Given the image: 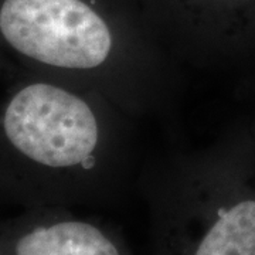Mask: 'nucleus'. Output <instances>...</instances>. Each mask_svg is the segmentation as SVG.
I'll return each mask as SVG.
<instances>
[{"instance_id":"obj_3","label":"nucleus","mask_w":255,"mask_h":255,"mask_svg":"<svg viewBox=\"0 0 255 255\" xmlns=\"http://www.w3.org/2000/svg\"><path fill=\"white\" fill-rule=\"evenodd\" d=\"M136 189L149 211V255H255L254 119L204 147L147 160Z\"/></svg>"},{"instance_id":"obj_1","label":"nucleus","mask_w":255,"mask_h":255,"mask_svg":"<svg viewBox=\"0 0 255 255\" xmlns=\"http://www.w3.org/2000/svg\"><path fill=\"white\" fill-rule=\"evenodd\" d=\"M135 122L101 92L0 54V201L117 206L140 169Z\"/></svg>"},{"instance_id":"obj_4","label":"nucleus","mask_w":255,"mask_h":255,"mask_svg":"<svg viewBox=\"0 0 255 255\" xmlns=\"http://www.w3.org/2000/svg\"><path fill=\"white\" fill-rule=\"evenodd\" d=\"M157 44L179 67L255 84V0H140Z\"/></svg>"},{"instance_id":"obj_2","label":"nucleus","mask_w":255,"mask_h":255,"mask_svg":"<svg viewBox=\"0 0 255 255\" xmlns=\"http://www.w3.org/2000/svg\"><path fill=\"white\" fill-rule=\"evenodd\" d=\"M0 54L101 92L133 119L167 115L183 68L140 0H0Z\"/></svg>"},{"instance_id":"obj_5","label":"nucleus","mask_w":255,"mask_h":255,"mask_svg":"<svg viewBox=\"0 0 255 255\" xmlns=\"http://www.w3.org/2000/svg\"><path fill=\"white\" fill-rule=\"evenodd\" d=\"M0 255H133L122 231L70 207L23 209L0 219Z\"/></svg>"},{"instance_id":"obj_6","label":"nucleus","mask_w":255,"mask_h":255,"mask_svg":"<svg viewBox=\"0 0 255 255\" xmlns=\"http://www.w3.org/2000/svg\"><path fill=\"white\" fill-rule=\"evenodd\" d=\"M251 118H253V119H254V121H255V117H251Z\"/></svg>"}]
</instances>
